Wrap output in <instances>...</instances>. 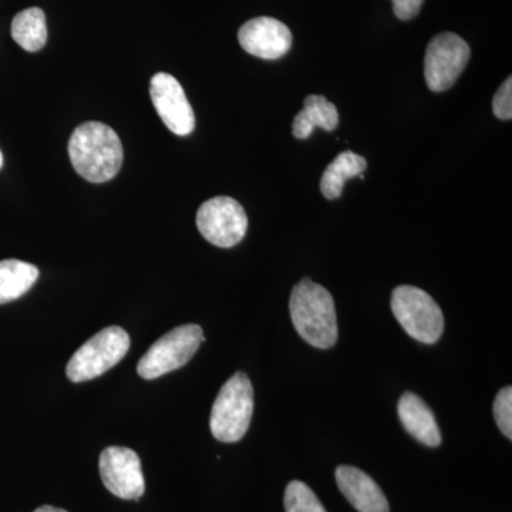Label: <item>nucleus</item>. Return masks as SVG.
I'll return each instance as SVG.
<instances>
[{
  "label": "nucleus",
  "mask_w": 512,
  "mask_h": 512,
  "mask_svg": "<svg viewBox=\"0 0 512 512\" xmlns=\"http://www.w3.org/2000/svg\"><path fill=\"white\" fill-rule=\"evenodd\" d=\"M69 156L74 170L89 183L113 180L123 165V144L113 128L99 121H87L73 131Z\"/></svg>",
  "instance_id": "nucleus-1"
},
{
  "label": "nucleus",
  "mask_w": 512,
  "mask_h": 512,
  "mask_svg": "<svg viewBox=\"0 0 512 512\" xmlns=\"http://www.w3.org/2000/svg\"><path fill=\"white\" fill-rule=\"evenodd\" d=\"M289 313L296 332L313 348L330 349L338 342V316L332 293L305 278L293 288Z\"/></svg>",
  "instance_id": "nucleus-2"
},
{
  "label": "nucleus",
  "mask_w": 512,
  "mask_h": 512,
  "mask_svg": "<svg viewBox=\"0 0 512 512\" xmlns=\"http://www.w3.org/2000/svg\"><path fill=\"white\" fill-rule=\"evenodd\" d=\"M254 414V387L245 373L237 372L221 387L210 417L212 436L221 443H237L247 434Z\"/></svg>",
  "instance_id": "nucleus-3"
},
{
  "label": "nucleus",
  "mask_w": 512,
  "mask_h": 512,
  "mask_svg": "<svg viewBox=\"0 0 512 512\" xmlns=\"http://www.w3.org/2000/svg\"><path fill=\"white\" fill-rule=\"evenodd\" d=\"M128 349L130 336L126 330L120 326H109L74 353L67 363L66 375L73 383L89 382L119 365Z\"/></svg>",
  "instance_id": "nucleus-4"
},
{
  "label": "nucleus",
  "mask_w": 512,
  "mask_h": 512,
  "mask_svg": "<svg viewBox=\"0 0 512 512\" xmlns=\"http://www.w3.org/2000/svg\"><path fill=\"white\" fill-rule=\"evenodd\" d=\"M392 311L407 335L417 342L434 345L443 335V312L423 289L410 285L397 286L392 293Z\"/></svg>",
  "instance_id": "nucleus-5"
},
{
  "label": "nucleus",
  "mask_w": 512,
  "mask_h": 512,
  "mask_svg": "<svg viewBox=\"0 0 512 512\" xmlns=\"http://www.w3.org/2000/svg\"><path fill=\"white\" fill-rule=\"evenodd\" d=\"M205 342L204 332L198 325L178 326L157 340L137 365L143 379L154 380L187 365Z\"/></svg>",
  "instance_id": "nucleus-6"
},
{
  "label": "nucleus",
  "mask_w": 512,
  "mask_h": 512,
  "mask_svg": "<svg viewBox=\"0 0 512 512\" xmlns=\"http://www.w3.org/2000/svg\"><path fill=\"white\" fill-rule=\"evenodd\" d=\"M470 56V46L456 33L434 36L424 56V79L431 92H446L453 87Z\"/></svg>",
  "instance_id": "nucleus-7"
},
{
  "label": "nucleus",
  "mask_w": 512,
  "mask_h": 512,
  "mask_svg": "<svg viewBox=\"0 0 512 512\" xmlns=\"http://www.w3.org/2000/svg\"><path fill=\"white\" fill-rule=\"evenodd\" d=\"M197 227L210 244L232 248L247 234V212L234 198L215 197L201 205L197 212Z\"/></svg>",
  "instance_id": "nucleus-8"
},
{
  "label": "nucleus",
  "mask_w": 512,
  "mask_h": 512,
  "mask_svg": "<svg viewBox=\"0 0 512 512\" xmlns=\"http://www.w3.org/2000/svg\"><path fill=\"white\" fill-rule=\"evenodd\" d=\"M99 470L104 487L121 500L137 501L146 493L140 457L131 448L107 447L101 453Z\"/></svg>",
  "instance_id": "nucleus-9"
},
{
  "label": "nucleus",
  "mask_w": 512,
  "mask_h": 512,
  "mask_svg": "<svg viewBox=\"0 0 512 512\" xmlns=\"http://www.w3.org/2000/svg\"><path fill=\"white\" fill-rule=\"evenodd\" d=\"M150 96L158 116L168 130L177 136H188L195 127L194 110L183 86L167 73H157L151 79Z\"/></svg>",
  "instance_id": "nucleus-10"
},
{
  "label": "nucleus",
  "mask_w": 512,
  "mask_h": 512,
  "mask_svg": "<svg viewBox=\"0 0 512 512\" xmlns=\"http://www.w3.org/2000/svg\"><path fill=\"white\" fill-rule=\"evenodd\" d=\"M239 45L249 55L259 59L276 60L291 50L292 33L278 19L255 18L248 20L238 32Z\"/></svg>",
  "instance_id": "nucleus-11"
},
{
  "label": "nucleus",
  "mask_w": 512,
  "mask_h": 512,
  "mask_svg": "<svg viewBox=\"0 0 512 512\" xmlns=\"http://www.w3.org/2000/svg\"><path fill=\"white\" fill-rule=\"evenodd\" d=\"M336 483L359 512H390L389 501L382 488L365 471L352 466L336 468Z\"/></svg>",
  "instance_id": "nucleus-12"
},
{
  "label": "nucleus",
  "mask_w": 512,
  "mask_h": 512,
  "mask_svg": "<svg viewBox=\"0 0 512 512\" xmlns=\"http://www.w3.org/2000/svg\"><path fill=\"white\" fill-rule=\"evenodd\" d=\"M404 429L427 447H439L441 433L436 416L417 394L404 393L397 406Z\"/></svg>",
  "instance_id": "nucleus-13"
},
{
  "label": "nucleus",
  "mask_w": 512,
  "mask_h": 512,
  "mask_svg": "<svg viewBox=\"0 0 512 512\" xmlns=\"http://www.w3.org/2000/svg\"><path fill=\"white\" fill-rule=\"evenodd\" d=\"M339 124V113L335 104L330 103L326 97L308 96L303 104V109L293 120V136L298 140H305L312 136L315 128L325 131H333Z\"/></svg>",
  "instance_id": "nucleus-14"
},
{
  "label": "nucleus",
  "mask_w": 512,
  "mask_h": 512,
  "mask_svg": "<svg viewBox=\"0 0 512 512\" xmlns=\"http://www.w3.org/2000/svg\"><path fill=\"white\" fill-rule=\"evenodd\" d=\"M367 161L365 157L353 153V151H343L326 168L325 173L320 180V191L323 197L328 200H336L342 195L343 187L349 178L357 177L365 173Z\"/></svg>",
  "instance_id": "nucleus-15"
},
{
  "label": "nucleus",
  "mask_w": 512,
  "mask_h": 512,
  "mask_svg": "<svg viewBox=\"0 0 512 512\" xmlns=\"http://www.w3.org/2000/svg\"><path fill=\"white\" fill-rule=\"evenodd\" d=\"M39 279V269L19 259L0 261V305L22 298Z\"/></svg>",
  "instance_id": "nucleus-16"
},
{
  "label": "nucleus",
  "mask_w": 512,
  "mask_h": 512,
  "mask_svg": "<svg viewBox=\"0 0 512 512\" xmlns=\"http://www.w3.org/2000/svg\"><path fill=\"white\" fill-rule=\"evenodd\" d=\"M12 37L22 49L39 52L47 40L45 12L39 8H29L18 13L12 22Z\"/></svg>",
  "instance_id": "nucleus-17"
},
{
  "label": "nucleus",
  "mask_w": 512,
  "mask_h": 512,
  "mask_svg": "<svg viewBox=\"0 0 512 512\" xmlns=\"http://www.w3.org/2000/svg\"><path fill=\"white\" fill-rule=\"evenodd\" d=\"M286 512H326L319 498L302 481H291L285 491Z\"/></svg>",
  "instance_id": "nucleus-18"
},
{
  "label": "nucleus",
  "mask_w": 512,
  "mask_h": 512,
  "mask_svg": "<svg viewBox=\"0 0 512 512\" xmlns=\"http://www.w3.org/2000/svg\"><path fill=\"white\" fill-rule=\"evenodd\" d=\"M494 419L498 429L507 437L512 439V389L510 386L500 390L494 400Z\"/></svg>",
  "instance_id": "nucleus-19"
},
{
  "label": "nucleus",
  "mask_w": 512,
  "mask_h": 512,
  "mask_svg": "<svg viewBox=\"0 0 512 512\" xmlns=\"http://www.w3.org/2000/svg\"><path fill=\"white\" fill-rule=\"evenodd\" d=\"M493 111L495 116L500 120L512 119V80L507 77V80L501 84L498 92L495 93L493 99Z\"/></svg>",
  "instance_id": "nucleus-20"
},
{
  "label": "nucleus",
  "mask_w": 512,
  "mask_h": 512,
  "mask_svg": "<svg viewBox=\"0 0 512 512\" xmlns=\"http://www.w3.org/2000/svg\"><path fill=\"white\" fill-rule=\"evenodd\" d=\"M394 15L400 20L416 18L420 13L424 0H392Z\"/></svg>",
  "instance_id": "nucleus-21"
},
{
  "label": "nucleus",
  "mask_w": 512,
  "mask_h": 512,
  "mask_svg": "<svg viewBox=\"0 0 512 512\" xmlns=\"http://www.w3.org/2000/svg\"><path fill=\"white\" fill-rule=\"evenodd\" d=\"M35 512H67L62 508L52 507V505H43V507L37 508Z\"/></svg>",
  "instance_id": "nucleus-22"
},
{
  "label": "nucleus",
  "mask_w": 512,
  "mask_h": 512,
  "mask_svg": "<svg viewBox=\"0 0 512 512\" xmlns=\"http://www.w3.org/2000/svg\"><path fill=\"white\" fill-rule=\"evenodd\" d=\"M2 165H3V156H2V151H0V168H2Z\"/></svg>",
  "instance_id": "nucleus-23"
}]
</instances>
